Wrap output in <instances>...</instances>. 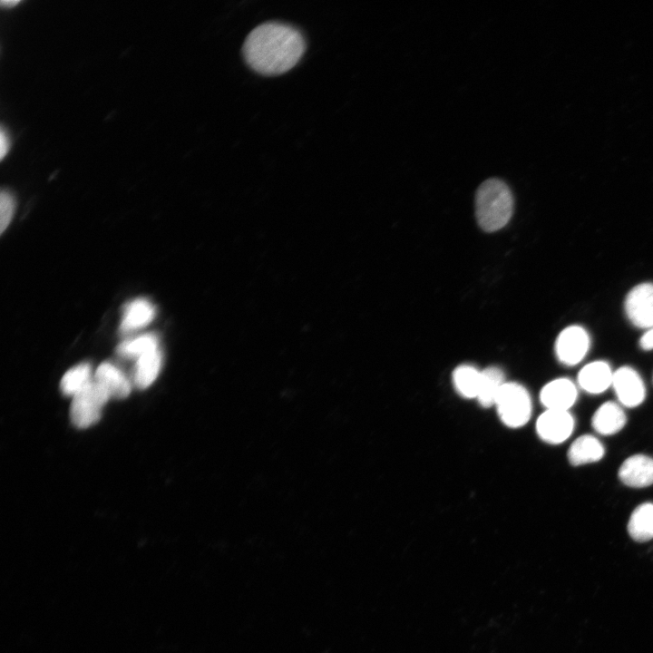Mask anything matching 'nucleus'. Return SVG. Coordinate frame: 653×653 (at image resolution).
Wrapping results in <instances>:
<instances>
[{"mask_svg": "<svg viewBox=\"0 0 653 653\" xmlns=\"http://www.w3.org/2000/svg\"><path fill=\"white\" fill-rule=\"evenodd\" d=\"M305 49L304 37L297 28L279 22H267L248 34L242 51L247 63L254 71L277 75L294 67Z\"/></svg>", "mask_w": 653, "mask_h": 653, "instance_id": "f257e3e1", "label": "nucleus"}, {"mask_svg": "<svg viewBox=\"0 0 653 653\" xmlns=\"http://www.w3.org/2000/svg\"><path fill=\"white\" fill-rule=\"evenodd\" d=\"M513 210V197L508 185L496 178L484 180L475 193V217L485 231L504 227Z\"/></svg>", "mask_w": 653, "mask_h": 653, "instance_id": "f03ea898", "label": "nucleus"}, {"mask_svg": "<svg viewBox=\"0 0 653 653\" xmlns=\"http://www.w3.org/2000/svg\"><path fill=\"white\" fill-rule=\"evenodd\" d=\"M494 405L501 421L506 426L521 427L531 418V396L528 391L517 383H505Z\"/></svg>", "mask_w": 653, "mask_h": 653, "instance_id": "7ed1b4c3", "label": "nucleus"}, {"mask_svg": "<svg viewBox=\"0 0 653 653\" xmlns=\"http://www.w3.org/2000/svg\"><path fill=\"white\" fill-rule=\"evenodd\" d=\"M110 397L103 386L92 380L73 396L70 407L72 423L79 428L94 424L101 418L102 409Z\"/></svg>", "mask_w": 653, "mask_h": 653, "instance_id": "20e7f679", "label": "nucleus"}, {"mask_svg": "<svg viewBox=\"0 0 653 653\" xmlns=\"http://www.w3.org/2000/svg\"><path fill=\"white\" fill-rule=\"evenodd\" d=\"M574 424V418L569 411L547 409L538 418L536 431L542 441L561 443L572 434Z\"/></svg>", "mask_w": 653, "mask_h": 653, "instance_id": "39448f33", "label": "nucleus"}, {"mask_svg": "<svg viewBox=\"0 0 653 653\" xmlns=\"http://www.w3.org/2000/svg\"><path fill=\"white\" fill-rule=\"evenodd\" d=\"M589 347V335L578 326H571L561 331L555 343L558 359L567 365H574L581 361Z\"/></svg>", "mask_w": 653, "mask_h": 653, "instance_id": "423d86ee", "label": "nucleus"}, {"mask_svg": "<svg viewBox=\"0 0 653 653\" xmlns=\"http://www.w3.org/2000/svg\"><path fill=\"white\" fill-rule=\"evenodd\" d=\"M625 309L629 320L638 327H653V284L643 283L627 296Z\"/></svg>", "mask_w": 653, "mask_h": 653, "instance_id": "0eeeda50", "label": "nucleus"}, {"mask_svg": "<svg viewBox=\"0 0 653 653\" xmlns=\"http://www.w3.org/2000/svg\"><path fill=\"white\" fill-rule=\"evenodd\" d=\"M611 385L622 405L635 407L645 399L644 383L640 375L631 367L622 366L615 371Z\"/></svg>", "mask_w": 653, "mask_h": 653, "instance_id": "6e6552de", "label": "nucleus"}, {"mask_svg": "<svg viewBox=\"0 0 653 653\" xmlns=\"http://www.w3.org/2000/svg\"><path fill=\"white\" fill-rule=\"evenodd\" d=\"M619 477L629 487L642 488L653 484V458L644 454L629 456L620 465Z\"/></svg>", "mask_w": 653, "mask_h": 653, "instance_id": "1a4fd4ad", "label": "nucleus"}, {"mask_svg": "<svg viewBox=\"0 0 653 653\" xmlns=\"http://www.w3.org/2000/svg\"><path fill=\"white\" fill-rule=\"evenodd\" d=\"M575 385L567 378L555 379L541 391V404L550 410L569 411L577 400Z\"/></svg>", "mask_w": 653, "mask_h": 653, "instance_id": "9d476101", "label": "nucleus"}, {"mask_svg": "<svg viewBox=\"0 0 653 653\" xmlns=\"http://www.w3.org/2000/svg\"><path fill=\"white\" fill-rule=\"evenodd\" d=\"M613 373L610 366L603 361H595L586 365L578 375V384L590 394H600L612 384Z\"/></svg>", "mask_w": 653, "mask_h": 653, "instance_id": "9b49d317", "label": "nucleus"}, {"mask_svg": "<svg viewBox=\"0 0 653 653\" xmlns=\"http://www.w3.org/2000/svg\"><path fill=\"white\" fill-rule=\"evenodd\" d=\"M627 417L622 407L614 402L602 404L591 418L593 429L599 434L611 435L626 424Z\"/></svg>", "mask_w": 653, "mask_h": 653, "instance_id": "f8f14e48", "label": "nucleus"}, {"mask_svg": "<svg viewBox=\"0 0 653 653\" xmlns=\"http://www.w3.org/2000/svg\"><path fill=\"white\" fill-rule=\"evenodd\" d=\"M604 453V446L597 437L583 434L570 444L568 459L571 465L578 466L599 461Z\"/></svg>", "mask_w": 653, "mask_h": 653, "instance_id": "ddd939ff", "label": "nucleus"}, {"mask_svg": "<svg viewBox=\"0 0 653 653\" xmlns=\"http://www.w3.org/2000/svg\"><path fill=\"white\" fill-rule=\"evenodd\" d=\"M94 380L105 388L111 397L124 398L131 393V384L124 374L111 363L96 369Z\"/></svg>", "mask_w": 653, "mask_h": 653, "instance_id": "4468645a", "label": "nucleus"}, {"mask_svg": "<svg viewBox=\"0 0 653 653\" xmlns=\"http://www.w3.org/2000/svg\"><path fill=\"white\" fill-rule=\"evenodd\" d=\"M154 314L155 310L148 300L135 299L125 307L120 328L122 332L137 330L151 323Z\"/></svg>", "mask_w": 653, "mask_h": 653, "instance_id": "2eb2a0df", "label": "nucleus"}, {"mask_svg": "<svg viewBox=\"0 0 653 653\" xmlns=\"http://www.w3.org/2000/svg\"><path fill=\"white\" fill-rule=\"evenodd\" d=\"M628 531L636 541L644 542L653 539V503L638 505L631 513Z\"/></svg>", "mask_w": 653, "mask_h": 653, "instance_id": "dca6fc26", "label": "nucleus"}, {"mask_svg": "<svg viewBox=\"0 0 653 653\" xmlns=\"http://www.w3.org/2000/svg\"><path fill=\"white\" fill-rule=\"evenodd\" d=\"M505 384L502 371L496 366H490L481 371V380L477 399L483 407L495 404L497 397Z\"/></svg>", "mask_w": 653, "mask_h": 653, "instance_id": "f3484780", "label": "nucleus"}, {"mask_svg": "<svg viewBox=\"0 0 653 653\" xmlns=\"http://www.w3.org/2000/svg\"><path fill=\"white\" fill-rule=\"evenodd\" d=\"M161 366V354L159 349L145 354L137 359L134 370V383L144 389L157 378Z\"/></svg>", "mask_w": 653, "mask_h": 653, "instance_id": "a211bd4d", "label": "nucleus"}, {"mask_svg": "<svg viewBox=\"0 0 653 653\" xmlns=\"http://www.w3.org/2000/svg\"><path fill=\"white\" fill-rule=\"evenodd\" d=\"M481 380V372L469 365L455 368L453 383L457 393L465 398L477 397Z\"/></svg>", "mask_w": 653, "mask_h": 653, "instance_id": "6ab92c4d", "label": "nucleus"}, {"mask_svg": "<svg viewBox=\"0 0 653 653\" xmlns=\"http://www.w3.org/2000/svg\"><path fill=\"white\" fill-rule=\"evenodd\" d=\"M89 364H80L69 369L62 377L60 388L63 395L73 396L92 380Z\"/></svg>", "mask_w": 653, "mask_h": 653, "instance_id": "aec40b11", "label": "nucleus"}, {"mask_svg": "<svg viewBox=\"0 0 653 653\" xmlns=\"http://www.w3.org/2000/svg\"><path fill=\"white\" fill-rule=\"evenodd\" d=\"M158 349V340L153 335H143L136 338L122 342L118 347V353L125 357H136Z\"/></svg>", "mask_w": 653, "mask_h": 653, "instance_id": "412c9836", "label": "nucleus"}, {"mask_svg": "<svg viewBox=\"0 0 653 653\" xmlns=\"http://www.w3.org/2000/svg\"><path fill=\"white\" fill-rule=\"evenodd\" d=\"M15 210V199L7 190H2L0 195V233L3 234L8 227Z\"/></svg>", "mask_w": 653, "mask_h": 653, "instance_id": "4be33fe9", "label": "nucleus"}, {"mask_svg": "<svg viewBox=\"0 0 653 653\" xmlns=\"http://www.w3.org/2000/svg\"><path fill=\"white\" fill-rule=\"evenodd\" d=\"M10 147V140L7 132L2 127L0 132V158L1 160L7 154Z\"/></svg>", "mask_w": 653, "mask_h": 653, "instance_id": "5701e85b", "label": "nucleus"}, {"mask_svg": "<svg viewBox=\"0 0 653 653\" xmlns=\"http://www.w3.org/2000/svg\"><path fill=\"white\" fill-rule=\"evenodd\" d=\"M639 343L640 346L645 350L653 349V327L641 336Z\"/></svg>", "mask_w": 653, "mask_h": 653, "instance_id": "b1692460", "label": "nucleus"}, {"mask_svg": "<svg viewBox=\"0 0 653 653\" xmlns=\"http://www.w3.org/2000/svg\"><path fill=\"white\" fill-rule=\"evenodd\" d=\"M19 0H2L1 4L4 7H13L14 5L19 4Z\"/></svg>", "mask_w": 653, "mask_h": 653, "instance_id": "393cba45", "label": "nucleus"}]
</instances>
